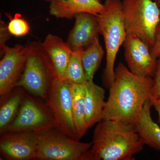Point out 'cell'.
Instances as JSON below:
<instances>
[{"label":"cell","mask_w":160,"mask_h":160,"mask_svg":"<svg viewBox=\"0 0 160 160\" xmlns=\"http://www.w3.org/2000/svg\"><path fill=\"white\" fill-rule=\"evenodd\" d=\"M145 144L134 125L115 120L97 123L90 149V160H132Z\"/></svg>","instance_id":"7a4b0ae2"},{"label":"cell","mask_w":160,"mask_h":160,"mask_svg":"<svg viewBox=\"0 0 160 160\" xmlns=\"http://www.w3.org/2000/svg\"><path fill=\"white\" fill-rule=\"evenodd\" d=\"M86 94L85 105L86 122L88 129L102 120V114L106 102L105 90L93 82V80L84 83Z\"/></svg>","instance_id":"9a60e30c"},{"label":"cell","mask_w":160,"mask_h":160,"mask_svg":"<svg viewBox=\"0 0 160 160\" xmlns=\"http://www.w3.org/2000/svg\"><path fill=\"white\" fill-rule=\"evenodd\" d=\"M104 50L100 44L99 37L96 38L89 46L83 49L82 63L87 81L93 80L104 56Z\"/></svg>","instance_id":"d6986e66"},{"label":"cell","mask_w":160,"mask_h":160,"mask_svg":"<svg viewBox=\"0 0 160 160\" xmlns=\"http://www.w3.org/2000/svg\"><path fill=\"white\" fill-rule=\"evenodd\" d=\"M105 11L98 15L100 34L104 38L106 50L104 85L109 88L114 79V65L118 52L126 39L127 32L122 14L121 0H106Z\"/></svg>","instance_id":"3957f363"},{"label":"cell","mask_w":160,"mask_h":160,"mask_svg":"<svg viewBox=\"0 0 160 160\" xmlns=\"http://www.w3.org/2000/svg\"><path fill=\"white\" fill-rule=\"evenodd\" d=\"M45 101L53 116L55 128L78 140L72 115V84L55 78Z\"/></svg>","instance_id":"52a82bcc"},{"label":"cell","mask_w":160,"mask_h":160,"mask_svg":"<svg viewBox=\"0 0 160 160\" xmlns=\"http://www.w3.org/2000/svg\"><path fill=\"white\" fill-rule=\"evenodd\" d=\"M154 1H155V2H157L158 3V4L159 3L160 0H154Z\"/></svg>","instance_id":"484cf974"},{"label":"cell","mask_w":160,"mask_h":160,"mask_svg":"<svg viewBox=\"0 0 160 160\" xmlns=\"http://www.w3.org/2000/svg\"><path fill=\"white\" fill-rule=\"evenodd\" d=\"M128 69L141 77L154 76L157 59L152 57L149 45L137 35L127 34L122 44Z\"/></svg>","instance_id":"9c48e42d"},{"label":"cell","mask_w":160,"mask_h":160,"mask_svg":"<svg viewBox=\"0 0 160 160\" xmlns=\"http://www.w3.org/2000/svg\"><path fill=\"white\" fill-rule=\"evenodd\" d=\"M24 71L16 87L45 100L56 78L53 67L41 43L30 42Z\"/></svg>","instance_id":"277c9868"},{"label":"cell","mask_w":160,"mask_h":160,"mask_svg":"<svg viewBox=\"0 0 160 160\" xmlns=\"http://www.w3.org/2000/svg\"><path fill=\"white\" fill-rule=\"evenodd\" d=\"M39 135L27 132H7L1 135L0 152L5 159H37Z\"/></svg>","instance_id":"8fae6325"},{"label":"cell","mask_w":160,"mask_h":160,"mask_svg":"<svg viewBox=\"0 0 160 160\" xmlns=\"http://www.w3.org/2000/svg\"><path fill=\"white\" fill-rule=\"evenodd\" d=\"M158 6L152 0H122V14L127 34L137 35L151 47L160 24Z\"/></svg>","instance_id":"5b68a950"},{"label":"cell","mask_w":160,"mask_h":160,"mask_svg":"<svg viewBox=\"0 0 160 160\" xmlns=\"http://www.w3.org/2000/svg\"><path fill=\"white\" fill-rule=\"evenodd\" d=\"M43 1H49V2H51L52 0H43Z\"/></svg>","instance_id":"4316f807"},{"label":"cell","mask_w":160,"mask_h":160,"mask_svg":"<svg viewBox=\"0 0 160 160\" xmlns=\"http://www.w3.org/2000/svg\"><path fill=\"white\" fill-rule=\"evenodd\" d=\"M26 90L16 87L11 91L1 95L0 134L7 131L9 125L16 117L26 94Z\"/></svg>","instance_id":"e0dca14e"},{"label":"cell","mask_w":160,"mask_h":160,"mask_svg":"<svg viewBox=\"0 0 160 160\" xmlns=\"http://www.w3.org/2000/svg\"><path fill=\"white\" fill-rule=\"evenodd\" d=\"M0 61V95L15 88L25 68L28 46L16 45L12 47L6 46L1 55Z\"/></svg>","instance_id":"30bf717a"},{"label":"cell","mask_w":160,"mask_h":160,"mask_svg":"<svg viewBox=\"0 0 160 160\" xmlns=\"http://www.w3.org/2000/svg\"><path fill=\"white\" fill-rule=\"evenodd\" d=\"M31 95L26 92L18 114L6 132H27L40 135L55 128L53 116L46 103Z\"/></svg>","instance_id":"ba28073f"},{"label":"cell","mask_w":160,"mask_h":160,"mask_svg":"<svg viewBox=\"0 0 160 160\" xmlns=\"http://www.w3.org/2000/svg\"><path fill=\"white\" fill-rule=\"evenodd\" d=\"M41 45L51 62L56 78L64 80L72 50L59 37L52 34L48 35Z\"/></svg>","instance_id":"5bb4252c"},{"label":"cell","mask_w":160,"mask_h":160,"mask_svg":"<svg viewBox=\"0 0 160 160\" xmlns=\"http://www.w3.org/2000/svg\"><path fill=\"white\" fill-rule=\"evenodd\" d=\"M158 5H160V1Z\"/></svg>","instance_id":"f1b7e54d"},{"label":"cell","mask_w":160,"mask_h":160,"mask_svg":"<svg viewBox=\"0 0 160 160\" xmlns=\"http://www.w3.org/2000/svg\"><path fill=\"white\" fill-rule=\"evenodd\" d=\"M105 9L104 4L98 0H52L49 13L57 18L71 19L82 12L98 15Z\"/></svg>","instance_id":"4fadbf2b"},{"label":"cell","mask_w":160,"mask_h":160,"mask_svg":"<svg viewBox=\"0 0 160 160\" xmlns=\"http://www.w3.org/2000/svg\"><path fill=\"white\" fill-rule=\"evenodd\" d=\"M153 84L152 77L138 76L119 63L109 88L102 120H118L134 125L146 101L150 99Z\"/></svg>","instance_id":"6da1fadb"},{"label":"cell","mask_w":160,"mask_h":160,"mask_svg":"<svg viewBox=\"0 0 160 160\" xmlns=\"http://www.w3.org/2000/svg\"><path fill=\"white\" fill-rule=\"evenodd\" d=\"M98 1H99L100 2H102V0H98Z\"/></svg>","instance_id":"83f0119b"},{"label":"cell","mask_w":160,"mask_h":160,"mask_svg":"<svg viewBox=\"0 0 160 160\" xmlns=\"http://www.w3.org/2000/svg\"><path fill=\"white\" fill-rule=\"evenodd\" d=\"M72 115L78 140L88 131L86 122L85 99L86 90L83 84H72Z\"/></svg>","instance_id":"ac0fdd59"},{"label":"cell","mask_w":160,"mask_h":160,"mask_svg":"<svg viewBox=\"0 0 160 160\" xmlns=\"http://www.w3.org/2000/svg\"><path fill=\"white\" fill-rule=\"evenodd\" d=\"M11 35L9 33L8 26L2 20L0 21V48L1 53L6 47V42L9 39Z\"/></svg>","instance_id":"603a6c76"},{"label":"cell","mask_w":160,"mask_h":160,"mask_svg":"<svg viewBox=\"0 0 160 160\" xmlns=\"http://www.w3.org/2000/svg\"><path fill=\"white\" fill-rule=\"evenodd\" d=\"M150 102L152 106L154 107L156 111L157 112L158 117V123L160 125V97L157 98H150Z\"/></svg>","instance_id":"d4e9b609"},{"label":"cell","mask_w":160,"mask_h":160,"mask_svg":"<svg viewBox=\"0 0 160 160\" xmlns=\"http://www.w3.org/2000/svg\"><path fill=\"white\" fill-rule=\"evenodd\" d=\"M7 16L10 19L7 26L9 33L11 35L16 37H21L29 33L30 28L29 23L22 18L21 14L16 13L13 18L9 15H7Z\"/></svg>","instance_id":"44dd1931"},{"label":"cell","mask_w":160,"mask_h":160,"mask_svg":"<svg viewBox=\"0 0 160 160\" xmlns=\"http://www.w3.org/2000/svg\"><path fill=\"white\" fill-rule=\"evenodd\" d=\"M152 106L150 100L146 101L134 126L145 145L160 151V126L152 118Z\"/></svg>","instance_id":"2e32d148"},{"label":"cell","mask_w":160,"mask_h":160,"mask_svg":"<svg viewBox=\"0 0 160 160\" xmlns=\"http://www.w3.org/2000/svg\"><path fill=\"white\" fill-rule=\"evenodd\" d=\"M91 142H82L54 128L39 135L37 159L90 160Z\"/></svg>","instance_id":"8992f818"},{"label":"cell","mask_w":160,"mask_h":160,"mask_svg":"<svg viewBox=\"0 0 160 160\" xmlns=\"http://www.w3.org/2000/svg\"><path fill=\"white\" fill-rule=\"evenodd\" d=\"M83 49H77L72 52L64 79L70 84H83L87 81L82 63Z\"/></svg>","instance_id":"ffe728a7"},{"label":"cell","mask_w":160,"mask_h":160,"mask_svg":"<svg viewBox=\"0 0 160 160\" xmlns=\"http://www.w3.org/2000/svg\"><path fill=\"white\" fill-rule=\"evenodd\" d=\"M150 51L152 57L157 59L160 56V24L156 32L154 44L151 46Z\"/></svg>","instance_id":"cb8c5ba5"},{"label":"cell","mask_w":160,"mask_h":160,"mask_svg":"<svg viewBox=\"0 0 160 160\" xmlns=\"http://www.w3.org/2000/svg\"><path fill=\"white\" fill-rule=\"evenodd\" d=\"M158 97H160V56L158 60L157 66L154 75L153 85L152 87L150 98Z\"/></svg>","instance_id":"7402d4cb"},{"label":"cell","mask_w":160,"mask_h":160,"mask_svg":"<svg viewBox=\"0 0 160 160\" xmlns=\"http://www.w3.org/2000/svg\"><path fill=\"white\" fill-rule=\"evenodd\" d=\"M74 18V26L66 42L72 51L85 49L100 34L97 15L82 12L77 15Z\"/></svg>","instance_id":"7c38bea8"}]
</instances>
